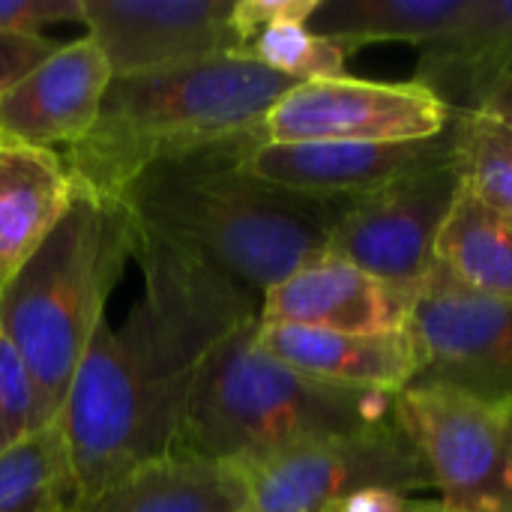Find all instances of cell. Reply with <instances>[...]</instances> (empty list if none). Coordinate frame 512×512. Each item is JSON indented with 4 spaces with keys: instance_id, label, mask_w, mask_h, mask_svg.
<instances>
[{
    "instance_id": "cell-12",
    "label": "cell",
    "mask_w": 512,
    "mask_h": 512,
    "mask_svg": "<svg viewBox=\"0 0 512 512\" xmlns=\"http://www.w3.org/2000/svg\"><path fill=\"white\" fill-rule=\"evenodd\" d=\"M453 159V123L447 132L426 141L360 144V141H261L246 156V171L264 183L315 195V198H360L420 168Z\"/></svg>"
},
{
    "instance_id": "cell-21",
    "label": "cell",
    "mask_w": 512,
    "mask_h": 512,
    "mask_svg": "<svg viewBox=\"0 0 512 512\" xmlns=\"http://www.w3.org/2000/svg\"><path fill=\"white\" fill-rule=\"evenodd\" d=\"M474 0H321L309 27L345 42L351 51L369 42H408L417 48L453 33Z\"/></svg>"
},
{
    "instance_id": "cell-20",
    "label": "cell",
    "mask_w": 512,
    "mask_h": 512,
    "mask_svg": "<svg viewBox=\"0 0 512 512\" xmlns=\"http://www.w3.org/2000/svg\"><path fill=\"white\" fill-rule=\"evenodd\" d=\"M435 267L477 294L512 300V219L459 186L435 243Z\"/></svg>"
},
{
    "instance_id": "cell-30",
    "label": "cell",
    "mask_w": 512,
    "mask_h": 512,
    "mask_svg": "<svg viewBox=\"0 0 512 512\" xmlns=\"http://www.w3.org/2000/svg\"><path fill=\"white\" fill-rule=\"evenodd\" d=\"M0 291H3V285H0Z\"/></svg>"
},
{
    "instance_id": "cell-28",
    "label": "cell",
    "mask_w": 512,
    "mask_h": 512,
    "mask_svg": "<svg viewBox=\"0 0 512 512\" xmlns=\"http://www.w3.org/2000/svg\"><path fill=\"white\" fill-rule=\"evenodd\" d=\"M411 512H450L441 501H417Z\"/></svg>"
},
{
    "instance_id": "cell-3",
    "label": "cell",
    "mask_w": 512,
    "mask_h": 512,
    "mask_svg": "<svg viewBox=\"0 0 512 512\" xmlns=\"http://www.w3.org/2000/svg\"><path fill=\"white\" fill-rule=\"evenodd\" d=\"M297 84L243 54L111 78L96 126L63 150L75 183L99 198L162 156L264 135V120Z\"/></svg>"
},
{
    "instance_id": "cell-16",
    "label": "cell",
    "mask_w": 512,
    "mask_h": 512,
    "mask_svg": "<svg viewBox=\"0 0 512 512\" xmlns=\"http://www.w3.org/2000/svg\"><path fill=\"white\" fill-rule=\"evenodd\" d=\"M75 198V177L60 150L0 138V285L60 225Z\"/></svg>"
},
{
    "instance_id": "cell-1",
    "label": "cell",
    "mask_w": 512,
    "mask_h": 512,
    "mask_svg": "<svg viewBox=\"0 0 512 512\" xmlns=\"http://www.w3.org/2000/svg\"><path fill=\"white\" fill-rule=\"evenodd\" d=\"M132 258L144 294L120 327L99 324L57 417L78 504L174 453L201 363L261 318V297L138 228Z\"/></svg>"
},
{
    "instance_id": "cell-6",
    "label": "cell",
    "mask_w": 512,
    "mask_h": 512,
    "mask_svg": "<svg viewBox=\"0 0 512 512\" xmlns=\"http://www.w3.org/2000/svg\"><path fill=\"white\" fill-rule=\"evenodd\" d=\"M237 468L246 477V512H324L363 489H435L420 450L393 417Z\"/></svg>"
},
{
    "instance_id": "cell-17",
    "label": "cell",
    "mask_w": 512,
    "mask_h": 512,
    "mask_svg": "<svg viewBox=\"0 0 512 512\" xmlns=\"http://www.w3.org/2000/svg\"><path fill=\"white\" fill-rule=\"evenodd\" d=\"M512 72V0H474L462 24L420 48L417 78L453 111L480 105Z\"/></svg>"
},
{
    "instance_id": "cell-27",
    "label": "cell",
    "mask_w": 512,
    "mask_h": 512,
    "mask_svg": "<svg viewBox=\"0 0 512 512\" xmlns=\"http://www.w3.org/2000/svg\"><path fill=\"white\" fill-rule=\"evenodd\" d=\"M414 504H417L414 495H402L390 489H363L336 501L324 512H411Z\"/></svg>"
},
{
    "instance_id": "cell-14",
    "label": "cell",
    "mask_w": 512,
    "mask_h": 512,
    "mask_svg": "<svg viewBox=\"0 0 512 512\" xmlns=\"http://www.w3.org/2000/svg\"><path fill=\"white\" fill-rule=\"evenodd\" d=\"M414 297L324 252L261 297V321L354 336L405 333Z\"/></svg>"
},
{
    "instance_id": "cell-15",
    "label": "cell",
    "mask_w": 512,
    "mask_h": 512,
    "mask_svg": "<svg viewBox=\"0 0 512 512\" xmlns=\"http://www.w3.org/2000/svg\"><path fill=\"white\" fill-rule=\"evenodd\" d=\"M255 342L285 366L351 390L396 396L414 384L420 357L405 333L354 336L294 324H267L258 318Z\"/></svg>"
},
{
    "instance_id": "cell-8",
    "label": "cell",
    "mask_w": 512,
    "mask_h": 512,
    "mask_svg": "<svg viewBox=\"0 0 512 512\" xmlns=\"http://www.w3.org/2000/svg\"><path fill=\"white\" fill-rule=\"evenodd\" d=\"M414 384L447 387L492 408L512 405V300L477 294L438 267L414 297Z\"/></svg>"
},
{
    "instance_id": "cell-18",
    "label": "cell",
    "mask_w": 512,
    "mask_h": 512,
    "mask_svg": "<svg viewBox=\"0 0 512 512\" xmlns=\"http://www.w3.org/2000/svg\"><path fill=\"white\" fill-rule=\"evenodd\" d=\"M72 512H246V477L231 462L171 453Z\"/></svg>"
},
{
    "instance_id": "cell-29",
    "label": "cell",
    "mask_w": 512,
    "mask_h": 512,
    "mask_svg": "<svg viewBox=\"0 0 512 512\" xmlns=\"http://www.w3.org/2000/svg\"><path fill=\"white\" fill-rule=\"evenodd\" d=\"M504 414H507V441H510V468H512V405L510 408H504Z\"/></svg>"
},
{
    "instance_id": "cell-19",
    "label": "cell",
    "mask_w": 512,
    "mask_h": 512,
    "mask_svg": "<svg viewBox=\"0 0 512 512\" xmlns=\"http://www.w3.org/2000/svg\"><path fill=\"white\" fill-rule=\"evenodd\" d=\"M318 6L321 0H234L231 30L237 54L294 81L345 75L354 51L309 27Z\"/></svg>"
},
{
    "instance_id": "cell-13",
    "label": "cell",
    "mask_w": 512,
    "mask_h": 512,
    "mask_svg": "<svg viewBox=\"0 0 512 512\" xmlns=\"http://www.w3.org/2000/svg\"><path fill=\"white\" fill-rule=\"evenodd\" d=\"M111 78L105 54L87 33L60 42L0 96V138L45 150L75 147L96 126Z\"/></svg>"
},
{
    "instance_id": "cell-9",
    "label": "cell",
    "mask_w": 512,
    "mask_h": 512,
    "mask_svg": "<svg viewBox=\"0 0 512 512\" xmlns=\"http://www.w3.org/2000/svg\"><path fill=\"white\" fill-rule=\"evenodd\" d=\"M459 192L456 153L378 192L351 198L333 231V255L369 276L417 294L435 270V243Z\"/></svg>"
},
{
    "instance_id": "cell-7",
    "label": "cell",
    "mask_w": 512,
    "mask_h": 512,
    "mask_svg": "<svg viewBox=\"0 0 512 512\" xmlns=\"http://www.w3.org/2000/svg\"><path fill=\"white\" fill-rule=\"evenodd\" d=\"M393 420L420 450L450 512H512L504 408L447 387L411 384L393 396Z\"/></svg>"
},
{
    "instance_id": "cell-10",
    "label": "cell",
    "mask_w": 512,
    "mask_h": 512,
    "mask_svg": "<svg viewBox=\"0 0 512 512\" xmlns=\"http://www.w3.org/2000/svg\"><path fill=\"white\" fill-rule=\"evenodd\" d=\"M456 111L420 81L315 78L285 93L264 120V141H426L450 129Z\"/></svg>"
},
{
    "instance_id": "cell-4",
    "label": "cell",
    "mask_w": 512,
    "mask_h": 512,
    "mask_svg": "<svg viewBox=\"0 0 512 512\" xmlns=\"http://www.w3.org/2000/svg\"><path fill=\"white\" fill-rule=\"evenodd\" d=\"M132 255L129 213L75 183L60 225L3 285L0 330L33 378L39 429L60 417L78 363L105 321V303Z\"/></svg>"
},
{
    "instance_id": "cell-25",
    "label": "cell",
    "mask_w": 512,
    "mask_h": 512,
    "mask_svg": "<svg viewBox=\"0 0 512 512\" xmlns=\"http://www.w3.org/2000/svg\"><path fill=\"white\" fill-rule=\"evenodd\" d=\"M81 24V0H0V33L42 36L51 24Z\"/></svg>"
},
{
    "instance_id": "cell-22",
    "label": "cell",
    "mask_w": 512,
    "mask_h": 512,
    "mask_svg": "<svg viewBox=\"0 0 512 512\" xmlns=\"http://www.w3.org/2000/svg\"><path fill=\"white\" fill-rule=\"evenodd\" d=\"M78 486L57 420L0 456V512H72Z\"/></svg>"
},
{
    "instance_id": "cell-26",
    "label": "cell",
    "mask_w": 512,
    "mask_h": 512,
    "mask_svg": "<svg viewBox=\"0 0 512 512\" xmlns=\"http://www.w3.org/2000/svg\"><path fill=\"white\" fill-rule=\"evenodd\" d=\"M60 42L42 36H24V33H0V96L21 81L33 66H39L48 54L57 51Z\"/></svg>"
},
{
    "instance_id": "cell-11",
    "label": "cell",
    "mask_w": 512,
    "mask_h": 512,
    "mask_svg": "<svg viewBox=\"0 0 512 512\" xmlns=\"http://www.w3.org/2000/svg\"><path fill=\"white\" fill-rule=\"evenodd\" d=\"M231 12L234 0H81V24L114 78L237 54Z\"/></svg>"
},
{
    "instance_id": "cell-23",
    "label": "cell",
    "mask_w": 512,
    "mask_h": 512,
    "mask_svg": "<svg viewBox=\"0 0 512 512\" xmlns=\"http://www.w3.org/2000/svg\"><path fill=\"white\" fill-rule=\"evenodd\" d=\"M459 186L512 219V117L471 108L453 117Z\"/></svg>"
},
{
    "instance_id": "cell-24",
    "label": "cell",
    "mask_w": 512,
    "mask_h": 512,
    "mask_svg": "<svg viewBox=\"0 0 512 512\" xmlns=\"http://www.w3.org/2000/svg\"><path fill=\"white\" fill-rule=\"evenodd\" d=\"M39 429L33 378L15 351V345L0 330V456L27 441Z\"/></svg>"
},
{
    "instance_id": "cell-2",
    "label": "cell",
    "mask_w": 512,
    "mask_h": 512,
    "mask_svg": "<svg viewBox=\"0 0 512 512\" xmlns=\"http://www.w3.org/2000/svg\"><path fill=\"white\" fill-rule=\"evenodd\" d=\"M264 135L153 159L117 201L132 225L264 297L330 249L345 198H315L264 183L246 156Z\"/></svg>"
},
{
    "instance_id": "cell-5",
    "label": "cell",
    "mask_w": 512,
    "mask_h": 512,
    "mask_svg": "<svg viewBox=\"0 0 512 512\" xmlns=\"http://www.w3.org/2000/svg\"><path fill=\"white\" fill-rule=\"evenodd\" d=\"M255 327L243 324L201 363L174 453L249 465L393 417V396L309 378L258 348Z\"/></svg>"
}]
</instances>
